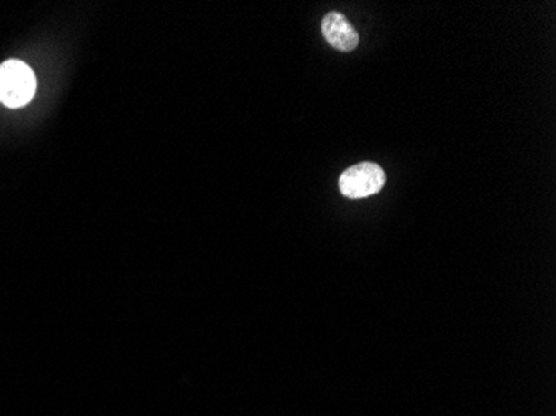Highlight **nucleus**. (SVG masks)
I'll list each match as a JSON object with an SVG mask.
<instances>
[{
	"mask_svg": "<svg viewBox=\"0 0 556 416\" xmlns=\"http://www.w3.org/2000/svg\"><path fill=\"white\" fill-rule=\"evenodd\" d=\"M385 185V172L373 162H361L347 168L340 175L339 187L347 198H365L379 194Z\"/></svg>",
	"mask_w": 556,
	"mask_h": 416,
	"instance_id": "f03ea898",
	"label": "nucleus"
},
{
	"mask_svg": "<svg viewBox=\"0 0 556 416\" xmlns=\"http://www.w3.org/2000/svg\"><path fill=\"white\" fill-rule=\"evenodd\" d=\"M321 32L325 41L341 52H350L359 45V33L340 12H329L323 17Z\"/></svg>",
	"mask_w": 556,
	"mask_h": 416,
	"instance_id": "7ed1b4c3",
	"label": "nucleus"
},
{
	"mask_svg": "<svg viewBox=\"0 0 556 416\" xmlns=\"http://www.w3.org/2000/svg\"><path fill=\"white\" fill-rule=\"evenodd\" d=\"M37 90V80L25 62L11 59L0 65V104L21 109L29 104Z\"/></svg>",
	"mask_w": 556,
	"mask_h": 416,
	"instance_id": "f257e3e1",
	"label": "nucleus"
}]
</instances>
